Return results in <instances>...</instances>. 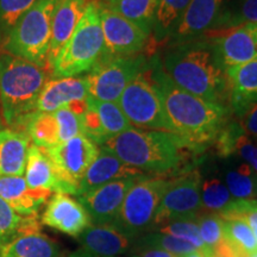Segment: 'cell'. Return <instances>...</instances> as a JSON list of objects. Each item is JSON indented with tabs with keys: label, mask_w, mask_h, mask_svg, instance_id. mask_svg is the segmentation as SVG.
Returning a JSON list of instances; mask_svg holds the SVG:
<instances>
[{
	"label": "cell",
	"mask_w": 257,
	"mask_h": 257,
	"mask_svg": "<svg viewBox=\"0 0 257 257\" xmlns=\"http://www.w3.org/2000/svg\"><path fill=\"white\" fill-rule=\"evenodd\" d=\"M172 133L181 138L189 150L213 142L226 120L227 108L193 95L180 88L160 64L150 69Z\"/></svg>",
	"instance_id": "obj_1"
},
{
	"label": "cell",
	"mask_w": 257,
	"mask_h": 257,
	"mask_svg": "<svg viewBox=\"0 0 257 257\" xmlns=\"http://www.w3.org/2000/svg\"><path fill=\"white\" fill-rule=\"evenodd\" d=\"M163 66L173 82L193 95L223 105L229 94L226 78L211 44H179L167 54Z\"/></svg>",
	"instance_id": "obj_2"
},
{
	"label": "cell",
	"mask_w": 257,
	"mask_h": 257,
	"mask_svg": "<svg viewBox=\"0 0 257 257\" xmlns=\"http://www.w3.org/2000/svg\"><path fill=\"white\" fill-rule=\"evenodd\" d=\"M100 147L114 154L127 166L156 174L178 168L184 159V149H188L184 141L174 134L136 127L110 138Z\"/></svg>",
	"instance_id": "obj_3"
},
{
	"label": "cell",
	"mask_w": 257,
	"mask_h": 257,
	"mask_svg": "<svg viewBox=\"0 0 257 257\" xmlns=\"http://www.w3.org/2000/svg\"><path fill=\"white\" fill-rule=\"evenodd\" d=\"M50 70L10 54H0V117L9 128L22 130L35 112Z\"/></svg>",
	"instance_id": "obj_4"
},
{
	"label": "cell",
	"mask_w": 257,
	"mask_h": 257,
	"mask_svg": "<svg viewBox=\"0 0 257 257\" xmlns=\"http://www.w3.org/2000/svg\"><path fill=\"white\" fill-rule=\"evenodd\" d=\"M104 55L100 3L89 0L87 9L72 37L64 44L50 67L54 79L74 78L91 72Z\"/></svg>",
	"instance_id": "obj_5"
},
{
	"label": "cell",
	"mask_w": 257,
	"mask_h": 257,
	"mask_svg": "<svg viewBox=\"0 0 257 257\" xmlns=\"http://www.w3.org/2000/svg\"><path fill=\"white\" fill-rule=\"evenodd\" d=\"M60 0H37L9 35L2 53L49 68V47L54 12Z\"/></svg>",
	"instance_id": "obj_6"
},
{
	"label": "cell",
	"mask_w": 257,
	"mask_h": 257,
	"mask_svg": "<svg viewBox=\"0 0 257 257\" xmlns=\"http://www.w3.org/2000/svg\"><path fill=\"white\" fill-rule=\"evenodd\" d=\"M168 184L165 179L143 178L137 181L127 192L119 214L112 225L134 240L149 231L155 223Z\"/></svg>",
	"instance_id": "obj_7"
},
{
	"label": "cell",
	"mask_w": 257,
	"mask_h": 257,
	"mask_svg": "<svg viewBox=\"0 0 257 257\" xmlns=\"http://www.w3.org/2000/svg\"><path fill=\"white\" fill-rule=\"evenodd\" d=\"M117 104L131 126L173 134L148 67L128 83Z\"/></svg>",
	"instance_id": "obj_8"
},
{
	"label": "cell",
	"mask_w": 257,
	"mask_h": 257,
	"mask_svg": "<svg viewBox=\"0 0 257 257\" xmlns=\"http://www.w3.org/2000/svg\"><path fill=\"white\" fill-rule=\"evenodd\" d=\"M44 150L53 163L60 193L76 195L80 181L96 159L100 148L81 134Z\"/></svg>",
	"instance_id": "obj_9"
},
{
	"label": "cell",
	"mask_w": 257,
	"mask_h": 257,
	"mask_svg": "<svg viewBox=\"0 0 257 257\" xmlns=\"http://www.w3.org/2000/svg\"><path fill=\"white\" fill-rule=\"evenodd\" d=\"M148 67L142 55L102 57L87 76L88 96L99 101L117 102L126 86Z\"/></svg>",
	"instance_id": "obj_10"
},
{
	"label": "cell",
	"mask_w": 257,
	"mask_h": 257,
	"mask_svg": "<svg viewBox=\"0 0 257 257\" xmlns=\"http://www.w3.org/2000/svg\"><path fill=\"white\" fill-rule=\"evenodd\" d=\"M200 208L201 180L197 172H193L169 181L160 202L154 226L160 227L176 219H197Z\"/></svg>",
	"instance_id": "obj_11"
},
{
	"label": "cell",
	"mask_w": 257,
	"mask_h": 257,
	"mask_svg": "<svg viewBox=\"0 0 257 257\" xmlns=\"http://www.w3.org/2000/svg\"><path fill=\"white\" fill-rule=\"evenodd\" d=\"M22 130L28 135L32 143L48 149L81 135V117L68 107L50 113L34 112L29 115Z\"/></svg>",
	"instance_id": "obj_12"
},
{
	"label": "cell",
	"mask_w": 257,
	"mask_h": 257,
	"mask_svg": "<svg viewBox=\"0 0 257 257\" xmlns=\"http://www.w3.org/2000/svg\"><path fill=\"white\" fill-rule=\"evenodd\" d=\"M217 62L223 72L230 67L257 60V25L240 24L207 31Z\"/></svg>",
	"instance_id": "obj_13"
},
{
	"label": "cell",
	"mask_w": 257,
	"mask_h": 257,
	"mask_svg": "<svg viewBox=\"0 0 257 257\" xmlns=\"http://www.w3.org/2000/svg\"><path fill=\"white\" fill-rule=\"evenodd\" d=\"M100 19L104 35L102 57L136 56V54H140L148 47L149 35L119 15L105 9L101 4Z\"/></svg>",
	"instance_id": "obj_14"
},
{
	"label": "cell",
	"mask_w": 257,
	"mask_h": 257,
	"mask_svg": "<svg viewBox=\"0 0 257 257\" xmlns=\"http://www.w3.org/2000/svg\"><path fill=\"white\" fill-rule=\"evenodd\" d=\"M144 178V176H143ZM143 178H123L114 180L99 188L79 195V201L87 211L94 225H112L131 187Z\"/></svg>",
	"instance_id": "obj_15"
},
{
	"label": "cell",
	"mask_w": 257,
	"mask_h": 257,
	"mask_svg": "<svg viewBox=\"0 0 257 257\" xmlns=\"http://www.w3.org/2000/svg\"><path fill=\"white\" fill-rule=\"evenodd\" d=\"M82 135L98 146L128 130L131 124L117 102L99 101L88 96L87 108L81 117Z\"/></svg>",
	"instance_id": "obj_16"
},
{
	"label": "cell",
	"mask_w": 257,
	"mask_h": 257,
	"mask_svg": "<svg viewBox=\"0 0 257 257\" xmlns=\"http://www.w3.org/2000/svg\"><path fill=\"white\" fill-rule=\"evenodd\" d=\"M79 248L68 257H115L130 252L135 240L113 225H91L78 236Z\"/></svg>",
	"instance_id": "obj_17"
},
{
	"label": "cell",
	"mask_w": 257,
	"mask_h": 257,
	"mask_svg": "<svg viewBox=\"0 0 257 257\" xmlns=\"http://www.w3.org/2000/svg\"><path fill=\"white\" fill-rule=\"evenodd\" d=\"M42 223L73 237H78L92 225L81 202L64 193H55L49 199L42 214Z\"/></svg>",
	"instance_id": "obj_18"
},
{
	"label": "cell",
	"mask_w": 257,
	"mask_h": 257,
	"mask_svg": "<svg viewBox=\"0 0 257 257\" xmlns=\"http://www.w3.org/2000/svg\"><path fill=\"white\" fill-rule=\"evenodd\" d=\"M223 10L224 0H191L172 37L182 44L212 30Z\"/></svg>",
	"instance_id": "obj_19"
},
{
	"label": "cell",
	"mask_w": 257,
	"mask_h": 257,
	"mask_svg": "<svg viewBox=\"0 0 257 257\" xmlns=\"http://www.w3.org/2000/svg\"><path fill=\"white\" fill-rule=\"evenodd\" d=\"M144 173L127 166L114 154L100 147L98 156L80 181L76 197L123 178H143Z\"/></svg>",
	"instance_id": "obj_20"
},
{
	"label": "cell",
	"mask_w": 257,
	"mask_h": 257,
	"mask_svg": "<svg viewBox=\"0 0 257 257\" xmlns=\"http://www.w3.org/2000/svg\"><path fill=\"white\" fill-rule=\"evenodd\" d=\"M87 98L88 86L86 76L51 79L48 80L42 89L35 106V112L50 113L68 107L73 102L87 100Z\"/></svg>",
	"instance_id": "obj_21"
},
{
	"label": "cell",
	"mask_w": 257,
	"mask_h": 257,
	"mask_svg": "<svg viewBox=\"0 0 257 257\" xmlns=\"http://www.w3.org/2000/svg\"><path fill=\"white\" fill-rule=\"evenodd\" d=\"M47 189L30 188L24 176H0V198L21 216H35L51 197Z\"/></svg>",
	"instance_id": "obj_22"
},
{
	"label": "cell",
	"mask_w": 257,
	"mask_h": 257,
	"mask_svg": "<svg viewBox=\"0 0 257 257\" xmlns=\"http://www.w3.org/2000/svg\"><path fill=\"white\" fill-rule=\"evenodd\" d=\"M224 74L231 106L240 117L257 102V60L230 67Z\"/></svg>",
	"instance_id": "obj_23"
},
{
	"label": "cell",
	"mask_w": 257,
	"mask_h": 257,
	"mask_svg": "<svg viewBox=\"0 0 257 257\" xmlns=\"http://www.w3.org/2000/svg\"><path fill=\"white\" fill-rule=\"evenodd\" d=\"M89 0H60L54 12L49 47V68L64 44L72 37Z\"/></svg>",
	"instance_id": "obj_24"
},
{
	"label": "cell",
	"mask_w": 257,
	"mask_h": 257,
	"mask_svg": "<svg viewBox=\"0 0 257 257\" xmlns=\"http://www.w3.org/2000/svg\"><path fill=\"white\" fill-rule=\"evenodd\" d=\"M30 138L23 130L0 128V176H23Z\"/></svg>",
	"instance_id": "obj_25"
},
{
	"label": "cell",
	"mask_w": 257,
	"mask_h": 257,
	"mask_svg": "<svg viewBox=\"0 0 257 257\" xmlns=\"http://www.w3.org/2000/svg\"><path fill=\"white\" fill-rule=\"evenodd\" d=\"M24 179L28 186L34 189L60 193V184L56 178L53 163L43 148L30 144L25 163Z\"/></svg>",
	"instance_id": "obj_26"
},
{
	"label": "cell",
	"mask_w": 257,
	"mask_h": 257,
	"mask_svg": "<svg viewBox=\"0 0 257 257\" xmlns=\"http://www.w3.org/2000/svg\"><path fill=\"white\" fill-rule=\"evenodd\" d=\"M100 4L152 36L156 0H105Z\"/></svg>",
	"instance_id": "obj_27"
},
{
	"label": "cell",
	"mask_w": 257,
	"mask_h": 257,
	"mask_svg": "<svg viewBox=\"0 0 257 257\" xmlns=\"http://www.w3.org/2000/svg\"><path fill=\"white\" fill-rule=\"evenodd\" d=\"M37 214L21 216L8 202L0 198V250L11 240L25 234L40 232Z\"/></svg>",
	"instance_id": "obj_28"
},
{
	"label": "cell",
	"mask_w": 257,
	"mask_h": 257,
	"mask_svg": "<svg viewBox=\"0 0 257 257\" xmlns=\"http://www.w3.org/2000/svg\"><path fill=\"white\" fill-rule=\"evenodd\" d=\"M0 257H60L59 245L41 232L11 240L0 250Z\"/></svg>",
	"instance_id": "obj_29"
},
{
	"label": "cell",
	"mask_w": 257,
	"mask_h": 257,
	"mask_svg": "<svg viewBox=\"0 0 257 257\" xmlns=\"http://www.w3.org/2000/svg\"><path fill=\"white\" fill-rule=\"evenodd\" d=\"M191 0H156L153 32L156 41L172 36Z\"/></svg>",
	"instance_id": "obj_30"
},
{
	"label": "cell",
	"mask_w": 257,
	"mask_h": 257,
	"mask_svg": "<svg viewBox=\"0 0 257 257\" xmlns=\"http://www.w3.org/2000/svg\"><path fill=\"white\" fill-rule=\"evenodd\" d=\"M224 220V219H223ZM224 240L243 256L257 253V242L251 227L243 219L224 220Z\"/></svg>",
	"instance_id": "obj_31"
},
{
	"label": "cell",
	"mask_w": 257,
	"mask_h": 257,
	"mask_svg": "<svg viewBox=\"0 0 257 257\" xmlns=\"http://www.w3.org/2000/svg\"><path fill=\"white\" fill-rule=\"evenodd\" d=\"M225 181L230 194L238 200H249L257 195V175L248 163L229 170Z\"/></svg>",
	"instance_id": "obj_32"
},
{
	"label": "cell",
	"mask_w": 257,
	"mask_h": 257,
	"mask_svg": "<svg viewBox=\"0 0 257 257\" xmlns=\"http://www.w3.org/2000/svg\"><path fill=\"white\" fill-rule=\"evenodd\" d=\"M134 245L150 246V248L165 250L176 257H184L187 253L197 250L193 244L186 242L184 239L169 236V234L159 232V231L142 234L141 237H138L137 242L135 240Z\"/></svg>",
	"instance_id": "obj_33"
},
{
	"label": "cell",
	"mask_w": 257,
	"mask_h": 257,
	"mask_svg": "<svg viewBox=\"0 0 257 257\" xmlns=\"http://www.w3.org/2000/svg\"><path fill=\"white\" fill-rule=\"evenodd\" d=\"M37 0H0V47Z\"/></svg>",
	"instance_id": "obj_34"
},
{
	"label": "cell",
	"mask_w": 257,
	"mask_h": 257,
	"mask_svg": "<svg viewBox=\"0 0 257 257\" xmlns=\"http://www.w3.org/2000/svg\"><path fill=\"white\" fill-rule=\"evenodd\" d=\"M240 24L257 25V0H238L236 8L221 12L219 21L213 30L232 28Z\"/></svg>",
	"instance_id": "obj_35"
},
{
	"label": "cell",
	"mask_w": 257,
	"mask_h": 257,
	"mask_svg": "<svg viewBox=\"0 0 257 257\" xmlns=\"http://www.w3.org/2000/svg\"><path fill=\"white\" fill-rule=\"evenodd\" d=\"M232 201L226 185L218 179H207L201 184V206L211 212H221Z\"/></svg>",
	"instance_id": "obj_36"
},
{
	"label": "cell",
	"mask_w": 257,
	"mask_h": 257,
	"mask_svg": "<svg viewBox=\"0 0 257 257\" xmlns=\"http://www.w3.org/2000/svg\"><path fill=\"white\" fill-rule=\"evenodd\" d=\"M159 232L184 239L193 244L197 249H202L205 246L199 234L197 219H176L168 221L159 227Z\"/></svg>",
	"instance_id": "obj_37"
},
{
	"label": "cell",
	"mask_w": 257,
	"mask_h": 257,
	"mask_svg": "<svg viewBox=\"0 0 257 257\" xmlns=\"http://www.w3.org/2000/svg\"><path fill=\"white\" fill-rule=\"evenodd\" d=\"M219 216L224 220L227 219H243L251 227L257 242V200L249 199V200H232L219 212Z\"/></svg>",
	"instance_id": "obj_38"
},
{
	"label": "cell",
	"mask_w": 257,
	"mask_h": 257,
	"mask_svg": "<svg viewBox=\"0 0 257 257\" xmlns=\"http://www.w3.org/2000/svg\"><path fill=\"white\" fill-rule=\"evenodd\" d=\"M200 238L205 246L214 249L224 239V220L218 213H208L197 218Z\"/></svg>",
	"instance_id": "obj_39"
},
{
	"label": "cell",
	"mask_w": 257,
	"mask_h": 257,
	"mask_svg": "<svg viewBox=\"0 0 257 257\" xmlns=\"http://www.w3.org/2000/svg\"><path fill=\"white\" fill-rule=\"evenodd\" d=\"M245 134L239 123H230L223 125V127L218 131L217 136L214 137L217 153L220 156L227 157L236 153V147L239 138Z\"/></svg>",
	"instance_id": "obj_40"
},
{
	"label": "cell",
	"mask_w": 257,
	"mask_h": 257,
	"mask_svg": "<svg viewBox=\"0 0 257 257\" xmlns=\"http://www.w3.org/2000/svg\"><path fill=\"white\" fill-rule=\"evenodd\" d=\"M236 153H238L239 155L243 157L245 163H248V165L251 167L252 170L257 175V147L253 143L250 142L246 134H244L243 136L239 138L236 147Z\"/></svg>",
	"instance_id": "obj_41"
},
{
	"label": "cell",
	"mask_w": 257,
	"mask_h": 257,
	"mask_svg": "<svg viewBox=\"0 0 257 257\" xmlns=\"http://www.w3.org/2000/svg\"><path fill=\"white\" fill-rule=\"evenodd\" d=\"M240 117H242V120L239 124L244 133L257 137V102L250 106Z\"/></svg>",
	"instance_id": "obj_42"
},
{
	"label": "cell",
	"mask_w": 257,
	"mask_h": 257,
	"mask_svg": "<svg viewBox=\"0 0 257 257\" xmlns=\"http://www.w3.org/2000/svg\"><path fill=\"white\" fill-rule=\"evenodd\" d=\"M133 252L136 257H176L172 255V253L165 251V250L141 245H134Z\"/></svg>",
	"instance_id": "obj_43"
},
{
	"label": "cell",
	"mask_w": 257,
	"mask_h": 257,
	"mask_svg": "<svg viewBox=\"0 0 257 257\" xmlns=\"http://www.w3.org/2000/svg\"><path fill=\"white\" fill-rule=\"evenodd\" d=\"M184 257H213V249L204 246L202 249H197L194 251L187 253Z\"/></svg>",
	"instance_id": "obj_44"
},
{
	"label": "cell",
	"mask_w": 257,
	"mask_h": 257,
	"mask_svg": "<svg viewBox=\"0 0 257 257\" xmlns=\"http://www.w3.org/2000/svg\"><path fill=\"white\" fill-rule=\"evenodd\" d=\"M115 257H136V256H135V253H134L133 251H131L130 253H128L127 256H115Z\"/></svg>",
	"instance_id": "obj_45"
},
{
	"label": "cell",
	"mask_w": 257,
	"mask_h": 257,
	"mask_svg": "<svg viewBox=\"0 0 257 257\" xmlns=\"http://www.w3.org/2000/svg\"><path fill=\"white\" fill-rule=\"evenodd\" d=\"M92 2H99V3H102V2H105V0H92Z\"/></svg>",
	"instance_id": "obj_46"
},
{
	"label": "cell",
	"mask_w": 257,
	"mask_h": 257,
	"mask_svg": "<svg viewBox=\"0 0 257 257\" xmlns=\"http://www.w3.org/2000/svg\"><path fill=\"white\" fill-rule=\"evenodd\" d=\"M3 126V124H2V117H0V127Z\"/></svg>",
	"instance_id": "obj_47"
},
{
	"label": "cell",
	"mask_w": 257,
	"mask_h": 257,
	"mask_svg": "<svg viewBox=\"0 0 257 257\" xmlns=\"http://www.w3.org/2000/svg\"><path fill=\"white\" fill-rule=\"evenodd\" d=\"M250 257H257V253H253V255H251Z\"/></svg>",
	"instance_id": "obj_48"
}]
</instances>
